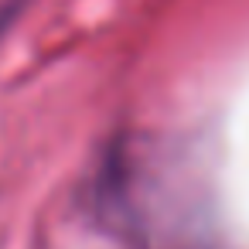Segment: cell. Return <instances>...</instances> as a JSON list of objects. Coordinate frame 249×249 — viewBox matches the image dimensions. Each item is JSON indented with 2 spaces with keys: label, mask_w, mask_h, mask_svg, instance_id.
Segmentation results:
<instances>
[{
  "label": "cell",
  "mask_w": 249,
  "mask_h": 249,
  "mask_svg": "<svg viewBox=\"0 0 249 249\" xmlns=\"http://www.w3.org/2000/svg\"><path fill=\"white\" fill-rule=\"evenodd\" d=\"M18 11H21V0H4V4H0V35L11 28V21L18 18Z\"/></svg>",
  "instance_id": "1"
}]
</instances>
